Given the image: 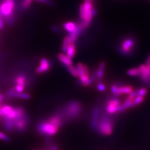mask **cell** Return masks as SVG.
Returning a JSON list of instances; mask_svg holds the SVG:
<instances>
[{
  "label": "cell",
  "mask_w": 150,
  "mask_h": 150,
  "mask_svg": "<svg viewBox=\"0 0 150 150\" xmlns=\"http://www.w3.org/2000/svg\"><path fill=\"white\" fill-rule=\"evenodd\" d=\"M118 86L116 85H112L111 87V90L113 94L115 95L116 96H118Z\"/></svg>",
  "instance_id": "obj_31"
},
{
  "label": "cell",
  "mask_w": 150,
  "mask_h": 150,
  "mask_svg": "<svg viewBox=\"0 0 150 150\" xmlns=\"http://www.w3.org/2000/svg\"><path fill=\"white\" fill-rule=\"evenodd\" d=\"M59 129L48 120L41 121L37 126L38 132L40 134L47 136H51L56 134L59 132Z\"/></svg>",
  "instance_id": "obj_3"
},
{
  "label": "cell",
  "mask_w": 150,
  "mask_h": 150,
  "mask_svg": "<svg viewBox=\"0 0 150 150\" xmlns=\"http://www.w3.org/2000/svg\"><path fill=\"white\" fill-rule=\"evenodd\" d=\"M146 65L150 64V54L149 56V57H147V59L146 61Z\"/></svg>",
  "instance_id": "obj_36"
},
{
  "label": "cell",
  "mask_w": 150,
  "mask_h": 150,
  "mask_svg": "<svg viewBox=\"0 0 150 150\" xmlns=\"http://www.w3.org/2000/svg\"><path fill=\"white\" fill-rule=\"evenodd\" d=\"M5 26V20L1 11L0 10V30H3Z\"/></svg>",
  "instance_id": "obj_29"
},
{
  "label": "cell",
  "mask_w": 150,
  "mask_h": 150,
  "mask_svg": "<svg viewBox=\"0 0 150 150\" xmlns=\"http://www.w3.org/2000/svg\"><path fill=\"white\" fill-rule=\"evenodd\" d=\"M31 95L27 93H25V92H17L16 91L13 93L12 98H18V99H21V100H30L31 98Z\"/></svg>",
  "instance_id": "obj_18"
},
{
  "label": "cell",
  "mask_w": 150,
  "mask_h": 150,
  "mask_svg": "<svg viewBox=\"0 0 150 150\" xmlns=\"http://www.w3.org/2000/svg\"><path fill=\"white\" fill-rule=\"evenodd\" d=\"M144 100V97L141 96H137L134 99V106H137L141 103H142Z\"/></svg>",
  "instance_id": "obj_25"
},
{
  "label": "cell",
  "mask_w": 150,
  "mask_h": 150,
  "mask_svg": "<svg viewBox=\"0 0 150 150\" xmlns=\"http://www.w3.org/2000/svg\"><path fill=\"white\" fill-rule=\"evenodd\" d=\"M71 43V40L70 39L69 36H66L64 38L63 42H62V50L64 52H66L67 47Z\"/></svg>",
  "instance_id": "obj_20"
},
{
  "label": "cell",
  "mask_w": 150,
  "mask_h": 150,
  "mask_svg": "<svg viewBox=\"0 0 150 150\" xmlns=\"http://www.w3.org/2000/svg\"><path fill=\"white\" fill-rule=\"evenodd\" d=\"M57 58L59 61L65 66H69L72 64V59L69 57L67 54L62 53H59L57 55Z\"/></svg>",
  "instance_id": "obj_14"
},
{
  "label": "cell",
  "mask_w": 150,
  "mask_h": 150,
  "mask_svg": "<svg viewBox=\"0 0 150 150\" xmlns=\"http://www.w3.org/2000/svg\"><path fill=\"white\" fill-rule=\"evenodd\" d=\"M105 66H106V64L103 61L101 62L98 65V70H97V71L96 72V80L97 81H98V83L100 82V81L102 80V79L104 76Z\"/></svg>",
  "instance_id": "obj_13"
},
{
  "label": "cell",
  "mask_w": 150,
  "mask_h": 150,
  "mask_svg": "<svg viewBox=\"0 0 150 150\" xmlns=\"http://www.w3.org/2000/svg\"><path fill=\"white\" fill-rule=\"evenodd\" d=\"M127 74L130 76H137L140 75V72L138 68H133L128 70Z\"/></svg>",
  "instance_id": "obj_23"
},
{
  "label": "cell",
  "mask_w": 150,
  "mask_h": 150,
  "mask_svg": "<svg viewBox=\"0 0 150 150\" xmlns=\"http://www.w3.org/2000/svg\"><path fill=\"white\" fill-rule=\"evenodd\" d=\"M125 110L123 108V107H122V105H119L117 107V112H122Z\"/></svg>",
  "instance_id": "obj_34"
},
{
  "label": "cell",
  "mask_w": 150,
  "mask_h": 150,
  "mask_svg": "<svg viewBox=\"0 0 150 150\" xmlns=\"http://www.w3.org/2000/svg\"><path fill=\"white\" fill-rule=\"evenodd\" d=\"M51 28L54 31V32H56V33H59V32H61L60 28H59V27L56 26H54V25L52 26L51 27Z\"/></svg>",
  "instance_id": "obj_33"
},
{
  "label": "cell",
  "mask_w": 150,
  "mask_h": 150,
  "mask_svg": "<svg viewBox=\"0 0 150 150\" xmlns=\"http://www.w3.org/2000/svg\"><path fill=\"white\" fill-rule=\"evenodd\" d=\"M64 30L69 33L75 31L77 28V24L74 22H66L62 25Z\"/></svg>",
  "instance_id": "obj_15"
},
{
  "label": "cell",
  "mask_w": 150,
  "mask_h": 150,
  "mask_svg": "<svg viewBox=\"0 0 150 150\" xmlns=\"http://www.w3.org/2000/svg\"><path fill=\"white\" fill-rule=\"evenodd\" d=\"M14 7L7 3L5 0L0 4V10L2 12L4 17L13 15Z\"/></svg>",
  "instance_id": "obj_10"
},
{
  "label": "cell",
  "mask_w": 150,
  "mask_h": 150,
  "mask_svg": "<svg viewBox=\"0 0 150 150\" xmlns=\"http://www.w3.org/2000/svg\"><path fill=\"white\" fill-rule=\"evenodd\" d=\"M79 12H80V17L81 20L82 21H85V6L84 4H81L80 6V9H79Z\"/></svg>",
  "instance_id": "obj_24"
},
{
  "label": "cell",
  "mask_w": 150,
  "mask_h": 150,
  "mask_svg": "<svg viewBox=\"0 0 150 150\" xmlns=\"http://www.w3.org/2000/svg\"><path fill=\"white\" fill-rule=\"evenodd\" d=\"M10 5H11L12 7H15V2L14 0H5Z\"/></svg>",
  "instance_id": "obj_35"
},
{
  "label": "cell",
  "mask_w": 150,
  "mask_h": 150,
  "mask_svg": "<svg viewBox=\"0 0 150 150\" xmlns=\"http://www.w3.org/2000/svg\"><path fill=\"white\" fill-rule=\"evenodd\" d=\"M120 105V101L118 98L115 97L112 100L109 99L107 102L106 112L109 114L117 112V107Z\"/></svg>",
  "instance_id": "obj_8"
},
{
  "label": "cell",
  "mask_w": 150,
  "mask_h": 150,
  "mask_svg": "<svg viewBox=\"0 0 150 150\" xmlns=\"http://www.w3.org/2000/svg\"><path fill=\"white\" fill-rule=\"evenodd\" d=\"M0 140L5 141V142H10V137L6 134L1 132V131H0Z\"/></svg>",
  "instance_id": "obj_27"
},
{
  "label": "cell",
  "mask_w": 150,
  "mask_h": 150,
  "mask_svg": "<svg viewBox=\"0 0 150 150\" xmlns=\"http://www.w3.org/2000/svg\"><path fill=\"white\" fill-rule=\"evenodd\" d=\"M85 9V21H86L88 24H91L92 18L93 17L92 15V10L93 9V6L92 5V2L90 1H86L84 2Z\"/></svg>",
  "instance_id": "obj_9"
},
{
  "label": "cell",
  "mask_w": 150,
  "mask_h": 150,
  "mask_svg": "<svg viewBox=\"0 0 150 150\" xmlns=\"http://www.w3.org/2000/svg\"><path fill=\"white\" fill-rule=\"evenodd\" d=\"M100 116V111L99 107L96 106L94 107L91 120V127L93 130H96L97 123Z\"/></svg>",
  "instance_id": "obj_11"
},
{
  "label": "cell",
  "mask_w": 150,
  "mask_h": 150,
  "mask_svg": "<svg viewBox=\"0 0 150 150\" xmlns=\"http://www.w3.org/2000/svg\"><path fill=\"white\" fill-rule=\"evenodd\" d=\"M122 106L123 107L124 110H126L131 107H134V99H132L129 97H127V98L125 100Z\"/></svg>",
  "instance_id": "obj_19"
},
{
  "label": "cell",
  "mask_w": 150,
  "mask_h": 150,
  "mask_svg": "<svg viewBox=\"0 0 150 150\" xmlns=\"http://www.w3.org/2000/svg\"><path fill=\"white\" fill-rule=\"evenodd\" d=\"M134 46L135 41L132 38H126L121 42L120 48H119V52L124 56H129L132 52Z\"/></svg>",
  "instance_id": "obj_4"
},
{
  "label": "cell",
  "mask_w": 150,
  "mask_h": 150,
  "mask_svg": "<svg viewBox=\"0 0 150 150\" xmlns=\"http://www.w3.org/2000/svg\"><path fill=\"white\" fill-rule=\"evenodd\" d=\"M51 67V63L47 58L43 57L40 59V64L38 66L36 72L38 74H41L48 71Z\"/></svg>",
  "instance_id": "obj_6"
},
{
  "label": "cell",
  "mask_w": 150,
  "mask_h": 150,
  "mask_svg": "<svg viewBox=\"0 0 150 150\" xmlns=\"http://www.w3.org/2000/svg\"><path fill=\"white\" fill-rule=\"evenodd\" d=\"M13 122V130H15L17 132L22 133L26 130L27 126L29 123V119L28 117L25 116L22 118L17 119L14 120Z\"/></svg>",
  "instance_id": "obj_5"
},
{
  "label": "cell",
  "mask_w": 150,
  "mask_h": 150,
  "mask_svg": "<svg viewBox=\"0 0 150 150\" xmlns=\"http://www.w3.org/2000/svg\"><path fill=\"white\" fill-rule=\"evenodd\" d=\"M36 1H38L42 3H44L48 5H54V2L52 1H51V0H35Z\"/></svg>",
  "instance_id": "obj_32"
},
{
  "label": "cell",
  "mask_w": 150,
  "mask_h": 150,
  "mask_svg": "<svg viewBox=\"0 0 150 150\" xmlns=\"http://www.w3.org/2000/svg\"><path fill=\"white\" fill-rule=\"evenodd\" d=\"M96 130L99 134L104 136L112 134L113 130V123L111 118L105 113L100 116Z\"/></svg>",
  "instance_id": "obj_2"
},
{
  "label": "cell",
  "mask_w": 150,
  "mask_h": 150,
  "mask_svg": "<svg viewBox=\"0 0 150 150\" xmlns=\"http://www.w3.org/2000/svg\"></svg>",
  "instance_id": "obj_39"
},
{
  "label": "cell",
  "mask_w": 150,
  "mask_h": 150,
  "mask_svg": "<svg viewBox=\"0 0 150 150\" xmlns=\"http://www.w3.org/2000/svg\"><path fill=\"white\" fill-rule=\"evenodd\" d=\"M91 1V2H93L95 1V0H90Z\"/></svg>",
  "instance_id": "obj_37"
},
{
  "label": "cell",
  "mask_w": 150,
  "mask_h": 150,
  "mask_svg": "<svg viewBox=\"0 0 150 150\" xmlns=\"http://www.w3.org/2000/svg\"><path fill=\"white\" fill-rule=\"evenodd\" d=\"M149 1H150V0H149Z\"/></svg>",
  "instance_id": "obj_40"
},
{
  "label": "cell",
  "mask_w": 150,
  "mask_h": 150,
  "mask_svg": "<svg viewBox=\"0 0 150 150\" xmlns=\"http://www.w3.org/2000/svg\"><path fill=\"white\" fill-rule=\"evenodd\" d=\"M97 88L98 90L100 91V92H104L106 90V88L105 84L103 83L102 82H98L97 84Z\"/></svg>",
  "instance_id": "obj_30"
},
{
  "label": "cell",
  "mask_w": 150,
  "mask_h": 150,
  "mask_svg": "<svg viewBox=\"0 0 150 150\" xmlns=\"http://www.w3.org/2000/svg\"><path fill=\"white\" fill-rule=\"evenodd\" d=\"M140 72L139 77L144 83L146 82L150 78V64H141L138 67Z\"/></svg>",
  "instance_id": "obj_7"
},
{
  "label": "cell",
  "mask_w": 150,
  "mask_h": 150,
  "mask_svg": "<svg viewBox=\"0 0 150 150\" xmlns=\"http://www.w3.org/2000/svg\"><path fill=\"white\" fill-rule=\"evenodd\" d=\"M82 111V106L80 102L71 101L68 102L63 108L62 113H60L63 119L67 120H73L80 116Z\"/></svg>",
  "instance_id": "obj_1"
},
{
  "label": "cell",
  "mask_w": 150,
  "mask_h": 150,
  "mask_svg": "<svg viewBox=\"0 0 150 150\" xmlns=\"http://www.w3.org/2000/svg\"><path fill=\"white\" fill-rule=\"evenodd\" d=\"M27 78L26 76L23 74L17 75L14 78L13 83H15V86H20L23 87L24 88H26L27 85Z\"/></svg>",
  "instance_id": "obj_12"
},
{
  "label": "cell",
  "mask_w": 150,
  "mask_h": 150,
  "mask_svg": "<svg viewBox=\"0 0 150 150\" xmlns=\"http://www.w3.org/2000/svg\"><path fill=\"white\" fill-rule=\"evenodd\" d=\"M138 96L145 97L147 93V90L146 88H141L137 90Z\"/></svg>",
  "instance_id": "obj_28"
},
{
  "label": "cell",
  "mask_w": 150,
  "mask_h": 150,
  "mask_svg": "<svg viewBox=\"0 0 150 150\" xmlns=\"http://www.w3.org/2000/svg\"><path fill=\"white\" fill-rule=\"evenodd\" d=\"M90 1V0H84V1H85V2H86V1Z\"/></svg>",
  "instance_id": "obj_38"
},
{
  "label": "cell",
  "mask_w": 150,
  "mask_h": 150,
  "mask_svg": "<svg viewBox=\"0 0 150 150\" xmlns=\"http://www.w3.org/2000/svg\"><path fill=\"white\" fill-rule=\"evenodd\" d=\"M66 54L70 57V58L72 59L74 58L76 55V45L75 43H70L69 46H68L67 49L66 50Z\"/></svg>",
  "instance_id": "obj_17"
},
{
  "label": "cell",
  "mask_w": 150,
  "mask_h": 150,
  "mask_svg": "<svg viewBox=\"0 0 150 150\" xmlns=\"http://www.w3.org/2000/svg\"><path fill=\"white\" fill-rule=\"evenodd\" d=\"M76 69L77 70L78 72V77L80 78L81 77L84 76L85 73H84V64H82V63H78L76 65Z\"/></svg>",
  "instance_id": "obj_21"
},
{
  "label": "cell",
  "mask_w": 150,
  "mask_h": 150,
  "mask_svg": "<svg viewBox=\"0 0 150 150\" xmlns=\"http://www.w3.org/2000/svg\"><path fill=\"white\" fill-rule=\"evenodd\" d=\"M134 91L131 86H121L118 87V96L123 94H130Z\"/></svg>",
  "instance_id": "obj_16"
},
{
  "label": "cell",
  "mask_w": 150,
  "mask_h": 150,
  "mask_svg": "<svg viewBox=\"0 0 150 150\" xmlns=\"http://www.w3.org/2000/svg\"><path fill=\"white\" fill-rule=\"evenodd\" d=\"M33 0H23L22 2V6L23 8L24 9H27L32 4Z\"/></svg>",
  "instance_id": "obj_26"
},
{
  "label": "cell",
  "mask_w": 150,
  "mask_h": 150,
  "mask_svg": "<svg viewBox=\"0 0 150 150\" xmlns=\"http://www.w3.org/2000/svg\"><path fill=\"white\" fill-rule=\"evenodd\" d=\"M67 69L69 71V72H70V74L73 76L74 77H78V72H77V70L76 67L75 66L71 64L69 66H67Z\"/></svg>",
  "instance_id": "obj_22"
}]
</instances>
